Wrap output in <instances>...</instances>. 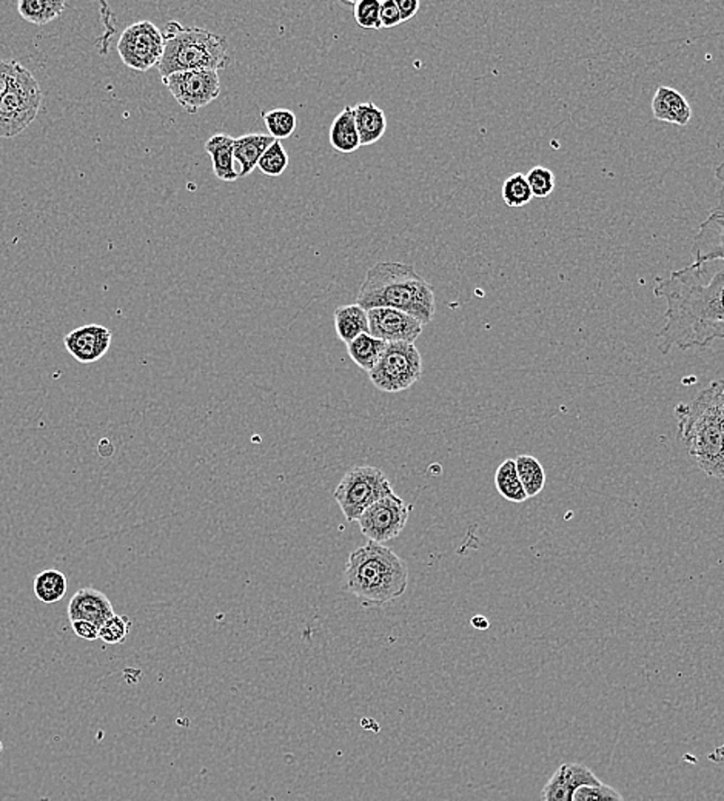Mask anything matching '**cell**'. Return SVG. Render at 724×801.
Instances as JSON below:
<instances>
[{
	"instance_id": "obj_32",
	"label": "cell",
	"mask_w": 724,
	"mask_h": 801,
	"mask_svg": "<svg viewBox=\"0 0 724 801\" xmlns=\"http://www.w3.org/2000/svg\"><path fill=\"white\" fill-rule=\"evenodd\" d=\"M572 801H624V796L602 781L597 785H581L574 792Z\"/></svg>"
},
{
	"instance_id": "obj_25",
	"label": "cell",
	"mask_w": 724,
	"mask_h": 801,
	"mask_svg": "<svg viewBox=\"0 0 724 801\" xmlns=\"http://www.w3.org/2000/svg\"><path fill=\"white\" fill-rule=\"evenodd\" d=\"M65 10L64 0H21L17 2V11L22 19L32 25H45L53 22Z\"/></svg>"
},
{
	"instance_id": "obj_22",
	"label": "cell",
	"mask_w": 724,
	"mask_h": 801,
	"mask_svg": "<svg viewBox=\"0 0 724 801\" xmlns=\"http://www.w3.org/2000/svg\"><path fill=\"white\" fill-rule=\"evenodd\" d=\"M335 330L338 338L350 344L362 333H368L367 310L361 305L352 304L335 310Z\"/></svg>"
},
{
	"instance_id": "obj_29",
	"label": "cell",
	"mask_w": 724,
	"mask_h": 801,
	"mask_svg": "<svg viewBox=\"0 0 724 801\" xmlns=\"http://www.w3.org/2000/svg\"><path fill=\"white\" fill-rule=\"evenodd\" d=\"M501 195H502L504 204L511 208L524 207L533 199L532 190L529 187L526 175H522V173H513L509 176L502 184Z\"/></svg>"
},
{
	"instance_id": "obj_10",
	"label": "cell",
	"mask_w": 724,
	"mask_h": 801,
	"mask_svg": "<svg viewBox=\"0 0 724 801\" xmlns=\"http://www.w3.org/2000/svg\"><path fill=\"white\" fill-rule=\"evenodd\" d=\"M411 512L412 505L394 492L370 505L357 523L368 542L384 544L392 542L404 531Z\"/></svg>"
},
{
	"instance_id": "obj_30",
	"label": "cell",
	"mask_w": 724,
	"mask_h": 801,
	"mask_svg": "<svg viewBox=\"0 0 724 801\" xmlns=\"http://www.w3.org/2000/svg\"><path fill=\"white\" fill-rule=\"evenodd\" d=\"M287 167L288 156L285 153V150H284L283 143L279 142V141H275L266 150V153L262 154L261 159L258 162V168H259L262 175L272 176V177L283 175Z\"/></svg>"
},
{
	"instance_id": "obj_8",
	"label": "cell",
	"mask_w": 724,
	"mask_h": 801,
	"mask_svg": "<svg viewBox=\"0 0 724 801\" xmlns=\"http://www.w3.org/2000/svg\"><path fill=\"white\" fill-rule=\"evenodd\" d=\"M422 377V356L415 344L389 342L368 378L384 393L404 392Z\"/></svg>"
},
{
	"instance_id": "obj_33",
	"label": "cell",
	"mask_w": 724,
	"mask_h": 801,
	"mask_svg": "<svg viewBox=\"0 0 724 801\" xmlns=\"http://www.w3.org/2000/svg\"><path fill=\"white\" fill-rule=\"evenodd\" d=\"M533 197H548L555 190V175L544 167H533L526 175Z\"/></svg>"
},
{
	"instance_id": "obj_7",
	"label": "cell",
	"mask_w": 724,
	"mask_h": 801,
	"mask_svg": "<svg viewBox=\"0 0 724 801\" xmlns=\"http://www.w3.org/2000/svg\"><path fill=\"white\" fill-rule=\"evenodd\" d=\"M390 494L394 488L381 469L361 466L342 477L335 488V501L347 520L357 521L370 505Z\"/></svg>"
},
{
	"instance_id": "obj_27",
	"label": "cell",
	"mask_w": 724,
	"mask_h": 801,
	"mask_svg": "<svg viewBox=\"0 0 724 801\" xmlns=\"http://www.w3.org/2000/svg\"><path fill=\"white\" fill-rule=\"evenodd\" d=\"M518 477L521 479L522 487L528 498H533L543 492L546 486V472L543 464L530 455H520L515 460Z\"/></svg>"
},
{
	"instance_id": "obj_16",
	"label": "cell",
	"mask_w": 724,
	"mask_h": 801,
	"mask_svg": "<svg viewBox=\"0 0 724 801\" xmlns=\"http://www.w3.org/2000/svg\"><path fill=\"white\" fill-rule=\"evenodd\" d=\"M114 615L112 601L101 590L84 587L76 592L68 603V618L73 621H88L101 629L102 624Z\"/></svg>"
},
{
	"instance_id": "obj_40",
	"label": "cell",
	"mask_w": 724,
	"mask_h": 801,
	"mask_svg": "<svg viewBox=\"0 0 724 801\" xmlns=\"http://www.w3.org/2000/svg\"><path fill=\"white\" fill-rule=\"evenodd\" d=\"M470 623H472V626L476 627L478 631H485L490 624L489 621L485 620V616L483 615L474 616Z\"/></svg>"
},
{
	"instance_id": "obj_14",
	"label": "cell",
	"mask_w": 724,
	"mask_h": 801,
	"mask_svg": "<svg viewBox=\"0 0 724 801\" xmlns=\"http://www.w3.org/2000/svg\"><path fill=\"white\" fill-rule=\"evenodd\" d=\"M595 772L581 763H563L543 787V801H572L574 792L581 785L600 783Z\"/></svg>"
},
{
	"instance_id": "obj_13",
	"label": "cell",
	"mask_w": 724,
	"mask_h": 801,
	"mask_svg": "<svg viewBox=\"0 0 724 801\" xmlns=\"http://www.w3.org/2000/svg\"><path fill=\"white\" fill-rule=\"evenodd\" d=\"M112 330L99 324L84 325L65 334V349L80 364L99 361L112 345Z\"/></svg>"
},
{
	"instance_id": "obj_18",
	"label": "cell",
	"mask_w": 724,
	"mask_h": 801,
	"mask_svg": "<svg viewBox=\"0 0 724 801\" xmlns=\"http://www.w3.org/2000/svg\"><path fill=\"white\" fill-rule=\"evenodd\" d=\"M205 151L212 158L213 173L224 182H235L240 175L235 164V138L229 134H214L205 142Z\"/></svg>"
},
{
	"instance_id": "obj_38",
	"label": "cell",
	"mask_w": 724,
	"mask_h": 801,
	"mask_svg": "<svg viewBox=\"0 0 724 801\" xmlns=\"http://www.w3.org/2000/svg\"><path fill=\"white\" fill-rule=\"evenodd\" d=\"M396 5L400 8L401 21L404 23L416 16L421 4L418 0H396Z\"/></svg>"
},
{
	"instance_id": "obj_19",
	"label": "cell",
	"mask_w": 724,
	"mask_h": 801,
	"mask_svg": "<svg viewBox=\"0 0 724 801\" xmlns=\"http://www.w3.org/2000/svg\"><path fill=\"white\" fill-rule=\"evenodd\" d=\"M276 139L270 134L250 133L235 139V164L240 177L253 173L262 154Z\"/></svg>"
},
{
	"instance_id": "obj_21",
	"label": "cell",
	"mask_w": 724,
	"mask_h": 801,
	"mask_svg": "<svg viewBox=\"0 0 724 801\" xmlns=\"http://www.w3.org/2000/svg\"><path fill=\"white\" fill-rule=\"evenodd\" d=\"M330 143L339 153H353L361 149L352 106H344V110L335 117L330 128Z\"/></svg>"
},
{
	"instance_id": "obj_1",
	"label": "cell",
	"mask_w": 724,
	"mask_h": 801,
	"mask_svg": "<svg viewBox=\"0 0 724 801\" xmlns=\"http://www.w3.org/2000/svg\"><path fill=\"white\" fill-rule=\"evenodd\" d=\"M704 267L695 264L656 279L654 293L667 305L658 333V350L704 349L724 340V271L704 281Z\"/></svg>"
},
{
	"instance_id": "obj_37",
	"label": "cell",
	"mask_w": 724,
	"mask_h": 801,
	"mask_svg": "<svg viewBox=\"0 0 724 801\" xmlns=\"http://www.w3.org/2000/svg\"><path fill=\"white\" fill-rule=\"evenodd\" d=\"M16 64V60H2L0 59V99L4 97L10 86Z\"/></svg>"
},
{
	"instance_id": "obj_24",
	"label": "cell",
	"mask_w": 724,
	"mask_h": 801,
	"mask_svg": "<svg viewBox=\"0 0 724 801\" xmlns=\"http://www.w3.org/2000/svg\"><path fill=\"white\" fill-rule=\"evenodd\" d=\"M32 590L39 601L43 605H54L64 598L68 590V579L64 572L56 569H47L36 575Z\"/></svg>"
},
{
	"instance_id": "obj_35",
	"label": "cell",
	"mask_w": 724,
	"mask_h": 801,
	"mask_svg": "<svg viewBox=\"0 0 724 801\" xmlns=\"http://www.w3.org/2000/svg\"><path fill=\"white\" fill-rule=\"evenodd\" d=\"M379 19H381V28L398 27V25L403 23L400 8H398L394 0H384V2H381Z\"/></svg>"
},
{
	"instance_id": "obj_12",
	"label": "cell",
	"mask_w": 724,
	"mask_h": 801,
	"mask_svg": "<svg viewBox=\"0 0 724 801\" xmlns=\"http://www.w3.org/2000/svg\"><path fill=\"white\" fill-rule=\"evenodd\" d=\"M368 333L384 342L415 344L424 325L409 314L389 307L367 310Z\"/></svg>"
},
{
	"instance_id": "obj_2",
	"label": "cell",
	"mask_w": 724,
	"mask_h": 801,
	"mask_svg": "<svg viewBox=\"0 0 724 801\" xmlns=\"http://www.w3.org/2000/svg\"><path fill=\"white\" fill-rule=\"evenodd\" d=\"M678 436L708 477L724 481V381H712L691 403L676 405Z\"/></svg>"
},
{
	"instance_id": "obj_36",
	"label": "cell",
	"mask_w": 724,
	"mask_h": 801,
	"mask_svg": "<svg viewBox=\"0 0 724 801\" xmlns=\"http://www.w3.org/2000/svg\"><path fill=\"white\" fill-rule=\"evenodd\" d=\"M71 629L75 632L76 637L86 642H96L99 640V627L91 624L88 621H73Z\"/></svg>"
},
{
	"instance_id": "obj_23",
	"label": "cell",
	"mask_w": 724,
	"mask_h": 801,
	"mask_svg": "<svg viewBox=\"0 0 724 801\" xmlns=\"http://www.w3.org/2000/svg\"><path fill=\"white\" fill-rule=\"evenodd\" d=\"M385 347H387V342L373 338L370 333H362L350 344H347V353L361 370L370 373L373 367L378 364L379 358L385 350Z\"/></svg>"
},
{
	"instance_id": "obj_28",
	"label": "cell",
	"mask_w": 724,
	"mask_h": 801,
	"mask_svg": "<svg viewBox=\"0 0 724 801\" xmlns=\"http://www.w3.org/2000/svg\"><path fill=\"white\" fill-rule=\"evenodd\" d=\"M262 119L266 123L268 134L276 141L290 138L298 125L296 114L287 108H275L270 112L262 113Z\"/></svg>"
},
{
	"instance_id": "obj_15",
	"label": "cell",
	"mask_w": 724,
	"mask_h": 801,
	"mask_svg": "<svg viewBox=\"0 0 724 801\" xmlns=\"http://www.w3.org/2000/svg\"><path fill=\"white\" fill-rule=\"evenodd\" d=\"M693 262L697 267H704L710 260L724 262V214L712 212L708 219L698 227L693 239Z\"/></svg>"
},
{
	"instance_id": "obj_4",
	"label": "cell",
	"mask_w": 724,
	"mask_h": 801,
	"mask_svg": "<svg viewBox=\"0 0 724 801\" xmlns=\"http://www.w3.org/2000/svg\"><path fill=\"white\" fill-rule=\"evenodd\" d=\"M344 583L362 605H392L407 590L409 569L390 547L368 542L350 553Z\"/></svg>"
},
{
	"instance_id": "obj_34",
	"label": "cell",
	"mask_w": 724,
	"mask_h": 801,
	"mask_svg": "<svg viewBox=\"0 0 724 801\" xmlns=\"http://www.w3.org/2000/svg\"><path fill=\"white\" fill-rule=\"evenodd\" d=\"M381 2L378 0H361L355 4V19L357 25L364 30H379L381 28Z\"/></svg>"
},
{
	"instance_id": "obj_17",
	"label": "cell",
	"mask_w": 724,
	"mask_h": 801,
	"mask_svg": "<svg viewBox=\"0 0 724 801\" xmlns=\"http://www.w3.org/2000/svg\"><path fill=\"white\" fill-rule=\"evenodd\" d=\"M652 114L660 123L686 127L692 119V108L680 91L660 86L652 99Z\"/></svg>"
},
{
	"instance_id": "obj_3",
	"label": "cell",
	"mask_w": 724,
	"mask_h": 801,
	"mask_svg": "<svg viewBox=\"0 0 724 801\" xmlns=\"http://www.w3.org/2000/svg\"><path fill=\"white\" fill-rule=\"evenodd\" d=\"M364 310L389 307L401 310L427 325L435 316L437 297L433 287L403 262H378L366 275L357 297Z\"/></svg>"
},
{
	"instance_id": "obj_6",
	"label": "cell",
	"mask_w": 724,
	"mask_h": 801,
	"mask_svg": "<svg viewBox=\"0 0 724 801\" xmlns=\"http://www.w3.org/2000/svg\"><path fill=\"white\" fill-rule=\"evenodd\" d=\"M42 91L30 69L19 62L4 97L0 99V138H14L38 117Z\"/></svg>"
},
{
	"instance_id": "obj_5",
	"label": "cell",
	"mask_w": 724,
	"mask_h": 801,
	"mask_svg": "<svg viewBox=\"0 0 724 801\" xmlns=\"http://www.w3.org/2000/svg\"><path fill=\"white\" fill-rule=\"evenodd\" d=\"M164 38V54L158 64L160 79L182 71H219L229 67V43L224 36L173 21L167 23Z\"/></svg>"
},
{
	"instance_id": "obj_11",
	"label": "cell",
	"mask_w": 724,
	"mask_h": 801,
	"mask_svg": "<svg viewBox=\"0 0 724 801\" xmlns=\"http://www.w3.org/2000/svg\"><path fill=\"white\" fill-rule=\"evenodd\" d=\"M177 104L190 114L212 104L221 95V79L214 69L175 73L162 79Z\"/></svg>"
},
{
	"instance_id": "obj_39",
	"label": "cell",
	"mask_w": 724,
	"mask_h": 801,
	"mask_svg": "<svg viewBox=\"0 0 724 801\" xmlns=\"http://www.w3.org/2000/svg\"><path fill=\"white\" fill-rule=\"evenodd\" d=\"M715 177L719 179V205L715 207L714 212L723 213L724 214V160L721 164L717 167V170H715Z\"/></svg>"
},
{
	"instance_id": "obj_9",
	"label": "cell",
	"mask_w": 724,
	"mask_h": 801,
	"mask_svg": "<svg viewBox=\"0 0 724 801\" xmlns=\"http://www.w3.org/2000/svg\"><path fill=\"white\" fill-rule=\"evenodd\" d=\"M164 45L166 38L153 22H136L123 30L119 38V58L128 68L149 71L159 64Z\"/></svg>"
},
{
	"instance_id": "obj_20",
	"label": "cell",
	"mask_w": 724,
	"mask_h": 801,
	"mask_svg": "<svg viewBox=\"0 0 724 801\" xmlns=\"http://www.w3.org/2000/svg\"><path fill=\"white\" fill-rule=\"evenodd\" d=\"M353 112H355V123H357L361 147H368L372 143L378 142L387 130L385 113L373 102L357 104L353 108Z\"/></svg>"
},
{
	"instance_id": "obj_31",
	"label": "cell",
	"mask_w": 724,
	"mask_h": 801,
	"mask_svg": "<svg viewBox=\"0 0 724 801\" xmlns=\"http://www.w3.org/2000/svg\"><path fill=\"white\" fill-rule=\"evenodd\" d=\"M131 626H133V623L128 616L114 614L112 618H108L102 624L99 629V638L107 644H121L127 640Z\"/></svg>"
},
{
	"instance_id": "obj_26",
	"label": "cell",
	"mask_w": 724,
	"mask_h": 801,
	"mask_svg": "<svg viewBox=\"0 0 724 801\" xmlns=\"http://www.w3.org/2000/svg\"><path fill=\"white\" fill-rule=\"evenodd\" d=\"M495 486L498 494L511 503H524L528 498L526 490L522 487L521 479L518 477L515 460H506L496 469Z\"/></svg>"
}]
</instances>
